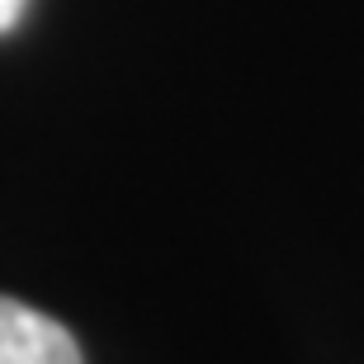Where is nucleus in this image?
Listing matches in <instances>:
<instances>
[{"label":"nucleus","mask_w":364,"mask_h":364,"mask_svg":"<svg viewBox=\"0 0 364 364\" xmlns=\"http://www.w3.org/2000/svg\"><path fill=\"white\" fill-rule=\"evenodd\" d=\"M0 364H85L81 346L57 317L0 298Z\"/></svg>","instance_id":"obj_1"},{"label":"nucleus","mask_w":364,"mask_h":364,"mask_svg":"<svg viewBox=\"0 0 364 364\" xmlns=\"http://www.w3.org/2000/svg\"><path fill=\"white\" fill-rule=\"evenodd\" d=\"M24 19V0H0V33H10Z\"/></svg>","instance_id":"obj_2"}]
</instances>
